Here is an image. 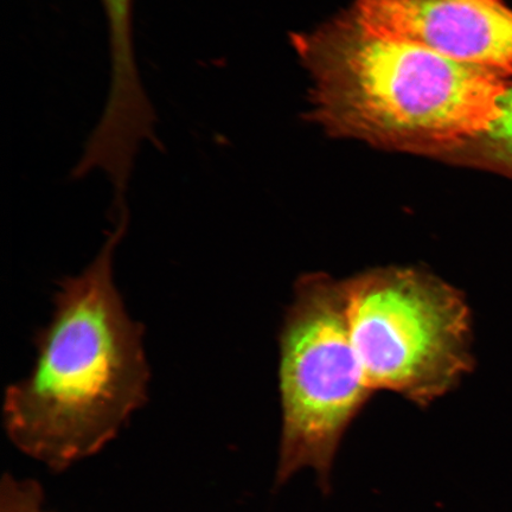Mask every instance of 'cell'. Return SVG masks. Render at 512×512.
Masks as SVG:
<instances>
[{"label":"cell","mask_w":512,"mask_h":512,"mask_svg":"<svg viewBox=\"0 0 512 512\" xmlns=\"http://www.w3.org/2000/svg\"><path fill=\"white\" fill-rule=\"evenodd\" d=\"M127 223L115 219L91 264L60 281L53 315L35 336L34 366L5 389L8 438L53 472L104 450L149 400L144 325L114 277Z\"/></svg>","instance_id":"1"},{"label":"cell","mask_w":512,"mask_h":512,"mask_svg":"<svg viewBox=\"0 0 512 512\" xmlns=\"http://www.w3.org/2000/svg\"><path fill=\"white\" fill-rule=\"evenodd\" d=\"M294 47L326 131L400 152L450 156L489 125L512 78L377 35L352 11Z\"/></svg>","instance_id":"2"},{"label":"cell","mask_w":512,"mask_h":512,"mask_svg":"<svg viewBox=\"0 0 512 512\" xmlns=\"http://www.w3.org/2000/svg\"><path fill=\"white\" fill-rule=\"evenodd\" d=\"M352 345L368 386L420 407L450 393L475 366L465 296L414 267L344 280Z\"/></svg>","instance_id":"3"},{"label":"cell","mask_w":512,"mask_h":512,"mask_svg":"<svg viewBox=\"0 0 512 512\" xmlns=\"http://www.w3.org/2000/svg\"><path fill=\"white\" fill-rule=\"evenodd\" d=\"M279 354L277 485L312 469L328 490L344 434L374 394L351 342L343 281L323 273L297 281Z\"/></svg>","instance_id":"4"},{"label":"cell","mask_w":512,"mask_h":512,"mask_svg":"<svg viewBox=\"0 0 512 512\" xmlns=\"http://www.w3.org/2000/svg\"><path fill=\"white\" fill-rule=\"evenodd\" d=\"M448 157L454 162L512 179V78L485 130Z\"/></svg>","instance_id":"5"},{"label":"cell","mask_w":512,"mask_h":512,"mask_svg":"<svg viewBox=\"0 0 512 512\" xmlns=\"http://www.w3.org/2000/svg\"><path fill=\"white\" fill-rule=\"evenodd\" d=\"M110 36L111 76L131 82L139 76L134 48V0H100Z\"/></svg>","instance_id":"6"},{"label":"cell","mask_w":512,"mask_h":512,"mask_svg":"<svg viewBox=\"0 0 512 512\" xmlns=\"http://www.w3.org/2000/svg\"><path fill=\"white\" fill-rule=\"evenodd\" d=\"M44 490L31 478L18 479L5 473L0 484V512H54L44 508Z\"/></svg>","instance_id":"7"}]
</instances>
